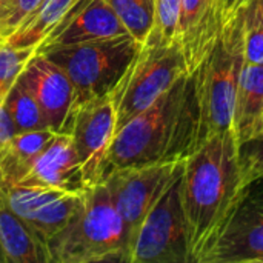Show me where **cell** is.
Returning <instances> with one entry per match:
<instances>
[{
    "instance_id": "obj_1",
    "label": "cell",
    "mask_w": 263,
    "mask_h": 263,
    "mask_svg": "<svg viewBox=\"0 0 263 263\" xmlns=\"http://www.w3.org/2000/svg\"><path fill=\"white\" fill-rule=\"evenodd\" d=\"M245 185L240 143L233 129L208 137L183 160L182 202L193 263H203Z\"/></svg>"
},
{
    "instance_id": "obj_2",
    "label": "cell",
    "mask_w": 263,
    "mask_h": 263,
    "mask_svg": "<svg viewBox=\"0 0 263 263\" xmlns=\"http://www.w3.org/2000/svg\"><path fill=\"white\" fill-rule=\"evenodd\" d=\"M200 143L197 77L196 71H186L114 134L108 151V173L112 168L183 162Z\"/></svg>"
},
{
    "instance_id": "obj_3",
    "label": "cell",
    "mask_w": 263,
    "mask_h": 263,
    "mask_svg": "<svg viewBox=\"0 0 263 263\" xmlns=\"http://www.w3.org/2000/svg\"><path fill=\"white\" fill-rule=\"evenodd\" d=\"M46 248L51 263H128L122 219L105 182L83 191L82 208Z\"/></svg>"
},
{
    "instance_id": "obj_4",
    "label": "cell",
    "mask_w": 263,
    "mask_h": 263,
    "mask_svg": "<svg viewBox=\"0 0 263 263\" xmlns=\"http://www.w3.org/2000/svg\"><path fill=\"white\" fill-rule=\"evenodd\" d=\"M243 29L237 22L222 25L220 32L194 69L200 103L202 142L233 129L236 94L243 69Z\"/></svg>"
},
{
    "instance_id": "obj_5",
    "label": "cell",
    "mask_w": 263,
    "mask_h": 263,
    "mask_svg": "<svg viewBox=\"0 0 263 263\" xmlns=\"http://www.w3.org/2000/svg\"><path fill=\"white\" fill-rule=\"evenodd\" d=\"M142 45L129 34L46 49L45 54L65 71L74 88L72 109L112 92L122 82Z\"/></svg>"
},
{
    "instance_id": "obj_6",
    "label": "cell",
    "mask_w": 263,
    "mask_h": 263,
    "mask_svg": "<svg viewBox=\"0 0 263 263\" xmlns=\"http://www.w3.org/2000/svg\"><path fill=\"white\" fill-rule=\"evenodd\" d=\"M186 71L183 52L176 40L148 39L117 86L116 133L153 105Z\"/></svg>"
},
{
    "instance_id": "obj_7",
    "label": "cell",
    "mask_w": 263,
    "mask_h": 263,
    "mask_svg": "<svg viewBox=\"0 0 263 263\" xmlns=\"http://www.w3.org/2000/svg\"><path fill=\"white\" fill-rule=\"evenodd\" d=\"M182 171L183 162L143 219L129 263H193L182 202Z\"/></svg>"
},
{
    "instance_id": "obj_8",
    "label": "cell",
    "mask_w": 263,
    "mask_h": 263,
    "mask_svg": "<svg viewBox=\"0 0 263 263\" xmlns=\"http://www.w3.org/2000/svg\"><path fill=\"white\" fill-rule=\"evenodd\" d=\"M180 163L182 162L112 168L103 179L122 219L128 263L143 219L168 186Z\"/></svg>"
},
{
    "instance_id": "obj_9",
    "label": "cell",
    "mask_w": 263,
    "mask_h": 263,
    "mask_svg": "<svg viewBox=\"0 0 263 263\" xmlns=\"http://www.w3.org/2000/svg\"><path fill=\"white\" fill-rule=\"evenodd\" d=\"M117 88L71 111L63 133L72 139L85 190L103 182L108 174V151L116 134Z\"/></svg>"
},
{
    "instance_id": "obj_10",
    "label": "cell",
    "mask_w": 263,
    "mask_h": 263,
    "mask_svg": "<svg viewBox=\"0 0 263 263\" xmlns=\"http://www.w3.org/2000/svg\"><path fill=\"white\" fill-rule=\"evenodd\" d=\"M263 254V179L243 191L203 263H253Z\"/></svg>"
},
{
    "instance_id": "obj_11",
    "label": "cell",
    "mask_w": 263,
    "mask_h": 263,
    "mask_svg": "<svg viewBox=\"0 0 263 263\" xmlns=\"http://www.w3.org/2000/svg\"><path fill=\"white\" fill-rule=\"evenodd\" d=\"M6 202L35 239L46 247L79 213L83 193L49 186L11 185L6 191Z\"/></svg>"
},
{
    "instance_id": "obj_12",
    "label": "cell",
    "mask_w": 263,
    "mask_h": 263,
    "mask_svg": "<svg viewBox=\"0 0 263 263\" xmlns=\"http://www.w3.org/2000/svg\"><path fill=\"white\" fill-rule=\"evenodd\" d=\"M129 34L106 0H80L39 45L37 52L51 48L99 42Z\"/></svg>"
},
{
    "instance_id": "obj_13",
    "label": "cell",
    "mask_w": 263,
    "mask_h": 263,
    "mask_svg": "<svg viewBox=\"0 0 263 263\" xmlns=\"http://www.w3.org/2000/svg\"><path fill=\"white\" fill-rule=\"evenodd\" d=\"M18 80L37 100L48 128L63 133L74 105V88L65 71L45 54L35 52Z\"/></svg>"
},
{
    "instance_id": "obj_14",
    "label": "cell",
    "mask_w": 263,
    "mask_h": 263,
    "mask_svg": "<svg viewBox=\"0 0 263 263\" xmlns=\"http://www.w3.org/2000/svg\"><path fill=\"white\" fill-rule=\"evenodd\" d=\"M222 28L217 0H182L176 28L188 72L194 71L213 48Z\"/></svg>"
},
{
    "instance_id": "obj_15",
    "label": "cell",
    "mask_w": 263,
    "mask_h": 263,
    "mask_svg": "<svg viewBox=\"0 0 263 263\" xmlns=\"http://www.w3.org/2000/svg\"><path fill=\"white\" fill-rule=\"evenodd\" d=\"M17 185L49 186L71 193H83L82 170L71 136L68 133H55Z\"/></svg>"
},
{
    "instance_id": "obj_16",
    "label": "cell",
    "mask_w": 263,
    "mask_h": 263,
    "mask_svg": "<svg viewBox=\"0 0 263 263\" xmlns=\"http://www.w3.org/2000/svg\"><path fill=\"white\" fill-rule=\"evenodd\" d=\"M233 131L240 143L257 139L263 131V63H243L234 102Z\"/></svg>"
},
{
    "instance_id": "obj_17",
    "label": "cell",
    "mask_w": 263,
    "mask_h": 263,
    "mask_svg": "<svg viewBox=\"0 0 263 263\" xmlns=\"http://www.w3.org/2000/svg\"><path fill=\"white\" fill-rule=\"evenodd\" d=\"M0 250L3 263H51L48 250L12 213L8 202H0Z\"/></svg>"
},
{
    "instance_id": "obj_18",
    "label": "cell",
    "mask_w": 263,
    "mask_h": 263,
    "mask_svg": "<svg viewBox=\"0 0 263 263\" xmlns=\"http://www.w3.org/2000/svg\"><path fill=\"white\" fill-rule=\"evenodd\" d=\"M54 136L55 133L49 128L12 134L2 157V171L8 188L17 185L26 176L34 160Z\"/></svg>"
},
{
    "instance_id": "obj_19",
    "label": "cell",
    "mask_w": 263,
    "mask_h": 263,
    "mask_svg": "<svg viewBox=\"0 0 263 263\" xmlns=\"http://www.w3.org/2000/svg\"><path fill=\"white\" fill-rule=\"evenodd\" d=\"M77 2L80 0H42L18 28L3 40L15 48H39L45 37L62 22L63 17H66Z\"/></svg>"
},
{
    "instance_id": "obj_20",
    "label": "cell",
    "mask_w": 263,
    "mask_h": 263,
    "mask_svg": "<svg viewBox=\"0 0 263 263\" xmlns=\"http://www.w3.org/2000/svg\"><path fill=\"white\" fill-rule=\"evenodd\" d=\"M3 106L14 128V134L48 128L46 119L37 100L20 80H17L9 89Z\"/></svg>"
},
{
    "instance_id": "obj_21",
    "label": "cell",
    "mask_w": 263,
    "mask_h": 263,
    "mask_svg": "<svg viewBox=\"0 0 263 263\" xmlns=\"http://www.w3.org/2000/svg\"><path fill=\"white\" fill-rule=\"evenodd\" d=\"M131 37L140 45L146 42L154 28V0H106Z\"/></svg>"
},
{
    "instance_id": "obj_22",
    "label": "cell",
    "mask_w": 263,
    "mask_h": 263,
    "mask_svg": "<svg viewBox=\"0 0 263 263\" xmlns=\"http://www.w3.org/2000/svg\"><path fill=\"white\" fill-rule=\"evenodd\" d=\"M35 52V46L15 48L0 39V102L5 100L9 89L18 80L20 74Z\"/></svg>"
},
{
    "instance_id": "obj_23",
    "label": "cell",
    "mask_w": 263,
    "mask_h": 263,
    "mask_svg": "<svg viewBox=\"0 0 263 263\" xmlns=\"http://www.w3.org/2000/svg\"><path fill=\"white\" fill-rule=\"evenodd\" d=\"M180 3L182 0H154L156 20H154L153 32L149 34L148 39H156L162 42L176 40V28L180 12Z\"/></svg>"
},
{
    "instance_id": "obj_24",
    "label": "cell",
    "mask_w": 263,
    "mask_h": 263,
    "mask_svg": "<svg viewBox=\"0 0 263 263\" xmlns=\"http://www.w3.org/2000/svg\"><path fill=\"white\" fill-rule=\"evenodd\" d=\"M40 3L42 0H2L0 39H8Z\"/></svg>"
},
{
    "instance_id": "obj_25",
    "label": "cell",
    "mask_w": 263,
    "mask_h": 263,
    "mask_svg": "<svg viewBox=\"0 0 263 263\" xmlns=\"http://www.w3.org/2000/svg\"><path fill=\"white\" fill-rule=\"evenodd\" d=\"M245 183L263 179V142L251 140L240 146Z\"/></svg>"
},
{
    "instance_id": "obj_26",
    "label": "cell",
    "mask_w": 263,
    "mask_h": 263,
    "mask_svg": "<svg viewBox=\"0 0 263 263\" xmlns=\"http://www.w3.org/2000/svg\"><path fill=\"white\" fill-rule=\"evenodd\" d=\"M243 59L248 65L263 63V25L243 31Z\"/></svg>"
},
{
    "instance_id": "obj_27",
    "label": "cell",
    "mask_w": 263,
    "mask_h": 263,
    "mask_svg": "<svg viewBox=\"0 0 263 263\" xmlns=\"http://www.w3.org/2000/svg\"><path fill=\"white\" fill-rule=\"evenodd\" d=\"M3 102H0V202L6 200V191H8V185L5 182L3 171H2V157H3V153H5V148H6L9 139L14 134V128H12L9 117L5 111Z\"/></svg>"
},
{
    "instance_id": "obj_28",
    "label": "cell",
    "mask_w": 263,
    "mask_h": 263,
    "mask_svg": "<svg viewBox=\"0 0 263 263\" xmlns=\"http://www.w3.org/2000/svg\"><path fill=\"white\" fill-rule=\"evenodd\" d=\"M234 22H237L243 31L254 28L257 25H263V0H251L247 9Z\"/></svg>"
},
{
    "instance_id": "obj_29",
    "label": "cell",
    "mask_w": 263,
    "mask_h": 263,
    "mask_svg": "<svg viewBox=\"0 0 263 263\" xmlns=\"http://www.w3.org/2000/svg\"><path fill=\"white\" fill-rule=\"evenodd\" d=\"M251 3V0H217L222 25L234 22Z\"/></svg>"
},
{
    "instance_id": "obj_30",
    "label": "cell",
    "mask_w": 263,
    "mask_h": 263,
    "mask_svg": "<svg viewBox=\"0 0 263 263\" xmlns=\"http://www.w3.org/2000/svg\"><path fill=\"white\" fill-rule=\"evenodd\" d=\"M254 140H256V142H263V131H262V134H260L257 139H254Z\"/></svg>"
},
{
    "instance_id": "obj_31",
    "label": "cell",
    "mask_w": 263,
    "mask_h": 263,
    "mask_svg": "<svg viewBox=\"0 0 263 263\" xmlns=\"http://www.w3.org/2000/svg\"><path fill=\"white\" fill-rule=\"evenodd\" d=\"M256 262H257V263H263V254H262V256H260V257H259V259H257V260H256Z\"/></svg>"
},
{
    "instance_id": "obj_32",
    "label": "cell",
    "mask_w": 263,
    "mask_h": 263,
    "mask_svg": "<svg viewBox=\"0 0 263 263\" xmlns=\"http://www.w3.org/2000/svg\"><path fill=\"white\" fill-rule=\"evenodd\" d=\"M0 263H3V256H2V250H0Z\"/></svg>"
},
{
    "instance_id": "obj_33",
    "label": "cell",
    "mask_w": 263,
    "mask_h": 263,
    "mask_svg": "<svg viewBox=\"0 0 263 263\" xmlns=\"http://www.w3.org/2000/svg\"><path fill=\"white\" fill-rule=\"evenodd\" d=\"M0 2H2V0H0Z\"/></svg>"
}]
</instances>
